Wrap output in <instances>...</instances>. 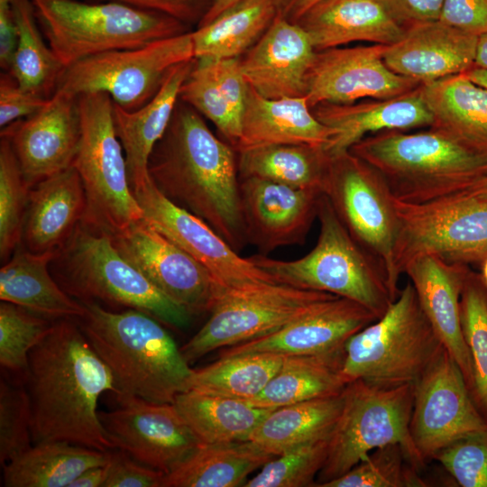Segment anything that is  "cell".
Instances as JSON below:
<instances>
[{
	"instance_id": "obj_1",
	"label": "cell",
	"mask_w": 487,
	"mask_h": 487,
	"mask_svg": "<svg viewBox=\"0 0 487 487\" xmlns=\"http://www.w3.org/2000/svg\"><path fill=\"white\" fill-rule=\"evenodd\" d=\"M23 381L33 444L63 441L101 451L115 448L97 410L103 393H116L115 381L77 318L53 321L29 354Z\"/></svg>"
},
{
	"instance_id": "obj_2",
	"label": "cell",
	"mask_w": 487,
	"mask_h": 487,
	"mask_svg": "<svg viewBox=\"0 0 487 487\" xmlns=\"http://www.w3.org/2000/svg\"><path fill=\"white\" fill-rule=\"evenodd\" d=\"M235 154L198 112L179 100L150 156L148 172L164 196L204 220L239 253L248 242Z\"/></svg>"
},
{
	"instance_id": "obj_3",
	"label": "cell",
	"mask_w": 487,
	"mask_h": 487,
	"mask_svg": "<svg viewBox=\"0 0 487 487\" xmlns=\"http://www.w3.org/2000/svg\"><path fill=\"white\" fill-rule=\"evenodd\" d=\"M82 303L85 313L77 321L110 370L115 395L173 403L190 389L193 369L161 322L137 309L118 312Z\"/></svg>"
},
{
	"instance_id": "obj_4",
	"label": "cell",
	"mask_w": 487,
	"mask_h": 487,
	"mask_svg": "<svg viewBox=\"0 0 487 487\" xmlns=\"http://www.w3.org/2000/svg\"><path fill=\"white\" fill-rule=\"evenodd\" d=\"M349 151L374 168L396 199L423 204L460 194L487 177V157L428 127L368 135Z\"/></svg>"
},
{
	"instance_id": "obj_5",
	"label": "cell",
	"mask_w": 487,
	"mask_h": 487,
	"mask_svg": "<svg viewBox=\"0 0 487 487\" xmlns=\"http://www.w3.org/2000/svg\"><path fill=\"white\" fill-rule=\"evenodd\" d=\"M317 218V242L303 257L281 261L258 253L250 260L277 283L345 298L381 317L396 299L384 271L350 235L324 193Z\"/></svg>"
},
{
	"instance_id": "obj_6",
	"label": "cell",
	"mask_w": 487,
	"mask_h": 487,
	"mask_svg": "<svg viewBox=\"0 0 487 487\" xmlns=\"http://www.w3.org/2000/svg\"><path fill=\"white\" fill-rule=\"evenodd\" d=\"M32 3L43 36L66 69L94 55L139 48L192 31L168 14L115 1Z\"/></svg>"
},
{
	"instance_id": "obj_7",
	"label": "cell",
	"mask_w": 487,
	"mask_h": 487,
	"mask_svg": "<svg viewBox=\"0 0 487 487\" xmlns=\"http://www.w3.org/2000/svg\"><path fill=\"white\" fill-rule=\"evenodd\" d=\"M53 260L56 280L80 302L137 309L177 329L189 323L192 315L131 264L104 232L80 223Z\"/></svg>"
},
{
	"instance_id": "obj_8",
	"label": "cell",
	"mask_w": 487,
	"mask_h": 487,
	"mask_svg": "<svg viewBox=\"0 0 487 487\" xmlns=\"http://www.w3.org/2000/svg\"><path fill=\"white\" fill-rule=\"evenodd\" d=\"M444 349L409 280L381 317L347 340L341 375L346 384H414Z\"/></svg>"
},
{
	"instance_id": "obj_9",
	"label": "cell",
	"mask_w": 487,
	"mask_h": 487,
	"mask_svg": "<svg viewBox=\"0 0 487 487\" xmlns=\"http://www.w3.org/2000/svg\"><path fill=\"white\" fill-rule=\"evenodd\" d=\"M413 400L412 383L396 387H380L362 380L347 383L340 414L327 437L326 458L316 486L340 477L372 451L391 444L400 445L420 472L426 463L409 432Z\"/></svg>"
},
{
	"instance_id": "obj_10",
	"label": "cell",
	"mask_w": 487,
	"mask_h": 487,
	"mask_svg": "<svg viewBox=\"0 0 487 487\" xmlns=\"http://www.w3.org/2000/svg\"><path fill=\"white\" fill-rule=\"evenodd\" d=\"M113 104L103 92L78 96L81 139L72 165L87 198L81 223L107 234L144 217L129 184L124 152L115 130Z\"/></svg>"
},
{
	"instance_id": "obj_11",
	"label": "cell",
	"mask_w": 487,
	"mask_h": 487,
	"mask_svg": "<svg viewBox=\"0 0 487 487\" xmlns=\"http://www.w3.org/2000/svg\"><path fill=\"white\" fill-rule=\"evenodd\" d=\"M324 194L350 235L384 271L396 299L400 291L395 257L401 221L383 177L350 151L340 152L331 155Z\"/></svg>"
},
{
	"instance_id": "obj_12",
	"label": "cell",
	"mask_w": 487,
	"mask_h": 487,
	"mask_svg": "<svg viewBox=\"0 0 487 487\" xmlns=\"http://www.w3.org/2000/svg\"><path fill=\"white\" fill-rule=\"evenodd\" d=\"M191 32L84 59L65 69L55 92H103L122 108L137 110L158 93L174 67L195 59Z\"/></svg>"
},
{
	"instance_id": "obj_13",
	"label": "cell",
	"mask_w": 487,
	"mask_h": 487,
	"mask_svg": "<svg viewBox=\"0 0 487 487\" xmlns=\"http://www.w3.org/2000/svg\"><path fill=\"white\" fill-rule=\"evenodd\" d=\"M331 293L269 283L222 298L180 351L188 363L210 352L274 333L301 318Z\"/></svg>"
},
{
	"instance_id": "obj_14",
	"label": "cell",
	"mask_w": 487,
	"mask_h": 487,
	"mask_svg": "<svg viewBox=\"0 0 487 487\" xmlns=\"http://www.w3.org/2000/svg\"><path fill=\"white\" fill-rule=\"evenodd\" d=\"M401 231L396 268L430 253L448 263H482L487 258V199L457 194L423 204L396 199Z\"/></svg>"
},
{
	"instance_id": "obj_15",
	"label": "cell",
	"mask_w": 487,
	"mask_h": 487,
	"mask_svg": "<svg viewBox=\"0 0 487 487\" xmlns=\"http://www.w3.org/2000/svg\"><path fill=\"white\" fill-rule=\"evenodd\" d=\"M133 193L144 218L211 274L220 289V299L231 293L277 283L249 257L240 256L204 220L164 196L151 178Z\"/></svg>"
},
{
	"instance_id": "obj_16",
	"label": "cell",
	"mask_w": 487,
	"mask_h": 487,
	"mask_svg": "<svg viewBox=\"0 0 487 487\" xmlns=\"http://www.w3.org/2000/svg\"><path fill=\"white\" fill-rule=\"evenodd\" d=\"M486 430L458 364L444 349L414 383L409 432L417 451L427 463L456 440Z\"/></svg>"
},
{
	"instance_id": "obj_17",
	"label": "cell",
	"mask_w": 487,
	"mask_h": 487,
	"mask_svg": "<svg viewBox=\"0 0 487 487\" xmlns=\"http://www.w3.org/2000/svg\"><path fill=\"white\" fill-rule=\"evenodd\" d=\"M108 235L131 264L191 315L210 313L220 299L211 274L144 217Z\"/></svg>"
},
{
	"instance_id": "obj_18",
	"label": "cell",
	"mask_w": 487,
	"mask_h": 487,
	"mask_svg": "<svg viewBox=\"0 0 487 487\" xmlns=\"http://www.w3.org/2000/svg\"><path fill=\"white\" fill-rule=\"evenodd\" d=\"M115 396L117 408L99 419L115 447L137 462L166 474L202 445L173 403Z\"/></svg>"
},
{
	"instance_id": "obj_19",
	"label": "cell",
	"mask_w": 487,
	"mask_h": 487,
	"mask_svg": "<svg viewBox=\"0 0 487 487\" xmlns=\"http://www.w3.org/2000/svg\"><path fill=\"white\" fill-rule=\"evenodd\" d=\"M388 45L371 44L317 51L307 78L306 97L320 104H349L390 98L418 87L416 79L393 72L383 60Z\"/></svg>"
},
{
	"instance_id": "obj_20",
	"label": "cell",
	"mask_w": 487,
	"mask_h": 487,
	"mask_svg": "<svg viewBox=\"0 0 487 487\" xmlns=\"http://www.w3.org/2000/svg\"><path fill=\"white\" fill-rule=\"evenodd\" d=\"M25 181H40L73 165L81 139L78 96L55 92L36 113L1 128Z\"/></svg>"
},
{
	"instance_id": "obj_21",
	"label": "cell",
	"mask_w": 487,
	"mask_h": 487,
	"mask_svg": "<svg viewBox=\"0 0 487 487\" xmlns=\"http://www.w3.org/2000/svg\"><path fill=\"white\" fill-rule=\"evenodd\" d=\"M323 192L259 179H240L242 214L247 242L260 254L306 242Z\"/></svg>"
},
{
	"instance_id": "obj_22",
	"label": "cell",
	"mask_w": 487,
	"mask_h": 487,
	"mask_svg": "<svg viewBox=\"0 0 487 487\" xmlns=\"http://www.w3.org/2000/svg\"><path fill=\"white\" fill-rule=\"evenodd\" d=\"M377 319L361 304L336 296L320 302L306 316L274 333L225 348L219 357L253 353L310 355L337 352L345 348L353 335Z\"/></svg>"
},
{
	"instance_id": "obj_23",
	"label": "cell",
	"mask_w": 487,
	"mask_h": 487,
	"mask_svg": "<svg viewBox=\"0 0 487 487\" xmlns=\"http://www.w3.org/2000/svg\"><path fill=\"white\" fill-rule=\"evenodd\" d=\"M316 50L296 23L278 15L260 40L241 57L247 84L270 99L306 96Z\"/></svg>"
},
{
	"instance_id": "obj_24",
	"label": "cell",
	"mask_w": 487,
	"mask_h": 487,
	"mask_svg": "<svg viewBox=\"0 0 487 487\" xmlns=\"http://www.w3.org/2000/svg\"><path fill=\"white\" fill-rule=\"evenodd\" d=\"M467 264L448 263L430 253L412 257L403 267L419 305L444 348L458 364L468 390L473 368L460 322V297L470 271Z\"/></svg>"
},
{
	"instance_id": "obj_25",
	"label": "cell",
	"mask_w": 487,
	"mask_h": 487,
	"mask_svg": "<svg viewBox=\"0 0 487 487\" xmlns=\"http://www.w3.org/2000/svg\"><path fill=\"white\" fill-rule=\"evenodd\" d=\"M477 41V36L439 20L422 23L388 45L383 60L393 72L426 84L473 68Z\"/></svg>"
},
{
	"instance_id": "obj_26",
	"label": "cell",
	"mask_w": 487,
	"mask_h": 487,
	"mask_svg": "<svg viewBox=\"0 0 487 487\" xmlns=\"http://www.w3.org/2000/svg\"><path fill=\"white\" fill-rule=\"evenodd\" d=\"M420 86L394 97L370 98L349 104H320L313 107L317 119L337 130L326 150L335 155L349 151L371 134L430 127L433 115L421 95Z\"/></svg>"
},
{
	"instance_id": "obj_27",
	"label": "cell",
	"mask_w": 487,
	"mask_h": 487,
	"mask_svg": "<svg viewBox=\"0 0 487 487\" xmlns=\"http://www.w3.org/2000/svg\"><path fill=\"white\" fill-rule=\"evenodd\" d=\"M87 198L71 166L30 189L21 244L34 253L57 254L83 221Z\"/></svg>"
},
{
	"instance_id": "obj_28",
	"label": "cell",
	"mask_w": 487,
	"mask_h": 487,
	"mask_svg": "<svg viewBox=\"0 0 487 487\" xmlns=\"http://www.w3.org/2000/svg\"><path fill=\"white\" fill-rule=\"evenodd\" d=\"M337 130L314 115L307 97L270 99L249 86L242 119V150L279 144H306L326 148Z\"/></svg>"
},
{
	"instance_id": "obj_29",
	"label": "cell",
	"mask_w": 487,
	"mask_h": 487,
	"mask_svg": "<svg viewBox=\"0 0 487 487\" xmlns=\"http://www.w3.org/2000/svg\"><path fill=\"white\" fill-rule=\"evenodd\" d=\"M240 59H195L179 91V100L209 120L234 149L249 89Z\"/></svg>"
},
{
	"instance_id": "obj_30",
	"label": "cell",
	"mask_w": 487,
	"mask_h": 487,
	"mask_svg": "<svg viewBox=\"0 0 487 487\" xmlns=\"http://www.w3.org/2000/svg\"><path fill=\"white\" fill-rule=\"evenodd\" d=\"M316 51L356 41L391 45L404 34L379 0H321L296 22Z\"/></svg>"
},
{
	"instance_id": "obj_31",
	"label": "cell",
	"mask_w": 487,
	"mask_h": 487,
	"mask_svg": "<svg viewBox=\"0 0 487 487\" xmlns=\"http://www.w3.org/2000/svg\"><path fill=\"white\" fill-rule=\"evenodd\" d=\"M194 60L174 67L158 93L139 109L127 111L113 102L115 130L124 152L132 190L150 178V156L170 124L179 100L180 87Z\"/></svg>"
},
{
	"instance_id": "obj_32",
	"label": "cell",
	"mask_w": 487,
	"mask_h": 487,
	"mask_svg": "<svg viewBox=\"0 0 487 487\" xmlns=\"http://www.w3.org/2000/svg\"><path fill=\"white\" fill-rule=\"evenodd\" d=\"M433 115L431 128L487 157V87L464 73L421 84Z\"/></svg>"
},
{
	"instance_id": "obj_33",
	"label": "cell",
	"mask_w": 487,
	"mask_h": 487,
	"mask_svg": "<svg viewBox=\"0 0 487 487\" xmlns=\"http://www.w3.org/2000/svg\"><path fill=\"white\" fill-rule=\"evenodd\" d=\"M56 254L34 253L22 244L0 270V299L48 318H78L85 313L54 279L49 264Z\"/></svg>"
},
{
	"instance_id": "obj_34",
	"label": "cell",
	"mask_w": 487,
	"mask_h": 487,
	"mask_svg": "<svg viewBox=\"0 0 487 487\" xmlns=\"http://www.w3.org/2000/svg\"><path fill=\"white\" fill-rule=\"evenodd\" d=\"M276 457L254 443L202 444L170 473L161 487H237L247 476Z\"/></svg>"
},
{
	"instance_id": "obj_35",
	"label": "cell",
	"mask_w": 487,
	"mask_h": 487,
	"mask_svg": "<svg viewBox=\"0 0 487 487\" xmlns=\"http://www.w3.org/2000/svg\"><path fill=\"white\" fill-rule=\"evenodd\" d=\"M344 349L310 355H285L277 373L254 398L259 408L277 409L308 400L340 394L346 383L341 375Z\"/></svg>"
},
{
	"instance_id": "obj_36",
	"label": "cell",
	"mask_w": 487,
	"mask_h": 487,
	"mask_svg": "<svg viewBox=\"0 0 487 487\" xmlns=\"http://www.w3.org/2000/svg\"><path fill=\"white\" fill-rule=\"evenodd\" d=\"M110 451L63 441L34 444L3 465L5 487H68L81 473L106 465Z\"/></svg>"
},
{
	"instance_id": "obj_37",
	"label": "cell",
	"mask_w": 487,
	"mask_h": 487,
	"mask_svg": "<svg viewBox=\"0 0 487 487\" xmlns=\"http://www.w3.org/2000/svg\"><path fill=\"white\" fill-rule=\"evenodd\" d=\"M274 0H240L209 23L191 32L195 59H232L245 54L277 16Z\"/></svg>"
},
{
	"instance_id": "obj_38",
	"label": "cell",
	"mask_w": 487,
	"mask_h": 487,
	"mask_svg": "<svg viewBox=\"0 0 487 487\" xmlns=\"http://www.w3.org/2000/svg\"><path fill=\"white\" fill-rule=\"evenodd\" d=\"M239 179L259 178L324 193L331 155L324 147L279 144L236 152Z\"/></svg>"
},
{
	"instance_id": "obj_39",
	"label": "cell",
	"mask_w": 487,
	"mask_h": 487,
	"mask_svg": "<svg viewBox=\"0 0 487 487\" xmlns=\"http://www.w3.org/2000/svg\"><path fill=\"white\" fill-rule=\"evenodd\" d=\"M173 404L201 444L248 440L253 431L274 409L194 390L179 394Z\"/></svg>"
},
{
	"instance_id": "obj_40",
	"label": "cell",
	"mask_w": 487,
	"mask_h": 487,
	"mask_svg": "<svg viewBox=\"0 0 487 487\" xmlns=\"http://www.w3.org/2000/svg\"><path fill=\"white\" fill-rule=\"evenodd\" d=\"M342 405L343 391L279 407L259 424L248 440L264 451L279 455L304 443L327 437Z\"/></svg>"
},
{
	"instance_id": "obj_41",
	"label": "cell",
	"mask_w": 487,
	"mask_h": 487,
	"mask_svg": "<svg viewBox=\"0 0 487 487\" xmlns=\"http://www.w3.org/2000/svg\"><path fill=\"white\" fill-rule=\"evenodd\" d=\"M18 41L10 74L25 90L51 98L66 67L44 41L32 0H11Z\"/></svg>"
},
{
	"instance_id": "obj_42",
	"label": "cell",
	"mask_w": 487,
	"mask_h": 487,
	"mask_svg": "<svg viewBox=\"0 0 487 487\" xmlns=\"http://www.w3.org/2000/svg\"><path fill=\"white\" fill-rule=\"evenodd\" d=\"M285 355L253 353L219 358L194 370L190 389L247 400L257 396L280 370Z\"/></svg>"
},
{
	"instance_id": "obj_43",
	"label": "cell",
	"mask_w": 487,
	"mask_h": 487,
	"mask_svg": "<svg viewBox=\"0 0 487 487\" xmlns=\"http://www.w3.org/2000/svg\"><path fill=\"white\" fill-rule=\"evenodd\" d=\"M460 322L473 368L470 394L487 420V285L473 270L460 297Z\"/></svg>"
},
{
	"instance_id": "obj_44",
	"label": "cell",
	"mask_w": 487,
	"mask_h": 487,
	"mask_svg": "<svg viewBox=\"0 0 487 487\" xmlns=\"http://www.w3.org/2000/svg\"><path fill=\"white\" fill-rule=\"evenodd\" d=\"M419 471L402 446L391 444L372 451L348 472L320 487H424Z\"/></svg>"
},
{
	"instance_id": "obj_45",
	"label": "cell",
	"mask_w": 487,
	"mask_h": 487,
	"mask_svg": "<svg viewBox=\"0 0 487 487\" xmlns=\"http://www.w3.org/2000/svg\"><path fill=\"white\" fill-rule=\"evenodd\" d=\"M30 186L9 142H0V257L7 262L21 244Z\"/></svg>"
},
{
	"instance_id": "obj_46",
	"label": "cell",
	"mask_w": 487,
	"mask_h": 487,
	"mask_svg": "<svg viewBox=\"0 0 487 487\" xmlns=\"http://www.w3.org/2000/svg\"><path fill=\"white\" fill-rule=\"evenodd\" d=\"M55 320V319H54ZM14 303L0 304V364L23 381L29 354L51 329L53 321Z\"/></svg>"
},
{
	"instance_id": "obj_47",
	"label": "cell",
	"mask_w": 487,
	"mask_h": 487,
	"mask_svg": "<svg viewBox=\"0 0 487 487\" xmlns=\"http://www.w3.org/2000/svg\"><path fill=\"white\" fill-rule=\"evenodd\" d=\"M327 437L304 443L276 455L254 477L246 481L244 486H316V477L326 458Z\"/></svg>"
},
{
	"instance_id": "obj_48",
	"label": "cell",
	"mask_w": 487,
	"mask_h": 487,
	"mask_svg": "<svg viewBox=\"0 0 487 487\" xmlns=\"http://www.w3.org/2000/svg\"><path fill=\"white\" fill-rule=\"evenodd\" d=\"M32 412L24 385L0 381V462L2 465L30 449Z\"/></svg>"
},
{
	"instance_id": "obj_49",
	"label": "cell",
	"mask_w": 487,
	"mask_h": 487,
	"mask_svg": "<svg viewBox=\"0 0 487 487\" xmlns=\"http://www.w3.org/2000/svg\"><path fill=\"white\" fill-rule=\"evenodd\" d=\"M462 487H487V430L463 437L435 456Z\"/></svg>"
},
{
	"instance_id": "obj_50",
	"label": "cell",
	"mask_w": 487,
	"mask_h": 487,
	"mask_svg": "<svg viewBox=\"0 0 487 487\" xmlns=\"http://www.w3.org/2000/svg\"><path fill=\"white\" fill-rule=\"evenodd\" d=\"M164 474L137 462L120 449L110 451L103 487H161Z\"/></svg>"
},
{
	"instance_id": "obj_51",
	"label": "cell",
	"mask_w": 487,
	"mask_h": 487,
	"mask_svg": "<svg viewBox=\"0 0 487 487\" xmlns=\"http://www.w3.org/2000/svg\"><path fill=\"white\" fill-rule=\"evenodd\" d=\"M49 99L23 89L9 72L3 71L0 75L1 128L36 113Z\"/></svg>"
},
{
	"instance_id": "obj_52",
	"label": "cell",
	"mask_w": 487,
	"mask_h": 487,
	"mask_svg": "<svg viewBox=\"0 0 487 487\" xmlns=\"http://www.w3.org/2000/svg\"><path fill=\"white\" fill-rule=\"evenodd\" d=\"M438 20L479 37L487 32V0H444Z\"/></svg>"
},
{
	"instance_id": "obj_53",
	"label": "cell",
	"mask_w": 487,
	"mask_h": 487,
	"mask_svg": "<svg viewBox=\"0 0 487 487\" xmlns=\"http://www.w3.org/2000/svg\"><path fill=\"white\" fill-rule=\"evenodd\" d=\"M402 28L439 19L444 0H379Z\"/></svg>"
},
{
	"instance_id": "obj_54",
	"label": "cell",
	"mask_w": 487,
	"mask_h": 487,
	"mask_svg": "<svg viewBox=\"0 0 487 487\" xmlns=\"http://www.w3.org/2000/svg\"><path fill=\"white\" fill-rule=\"evenodd\" d=\"M141 9L160 12L189 25H198L213 0H110Z\"/></svg>"
},
{
	"instance_id": "obj_55",
	"label": "cell",
	"mask_w": 487,
	"mask_h": 487,
	"mask_svg": "<svg viewBox=\"0 0 487 487\" xmlns=\"http://www.w3.org/2000/svg\"><path fill=\"white\" fill-rule=\"evenodd\" d=\"M18 41V32L11 2H0V67L10 72Z\"/></svg>"
},
{
	"instance_id": "obj_56",
	"label": "cell",
	"mask_w": 487,
	"mask_h": 487,
	"mask_svg": "<svg viewBox=\"0 0 487 487\" xmlns=\"http://www.w3.org/2000/svg\"><path fill=\"white\" fill-rule=\"evenodd\" d=\"M321 0H274L278 15L296 23L311 6Z\"/></svg>"
},
{
	"instance_id": "obj_57",
	"label": "cell",
	"mask_w": 487,
	"mask_h": 487,
	"mask_svg": "<svg viewBox=\"0 0 487 487\" xmlns=\"http://www.w3.org/2000/svg\"><path fill=\"white\" fill-rule=\"evenodd\" d=\"M107 475V464L87 469L68 487H103Z\"/></svg>"
},
{
	"instance_id": "obj_58",
	"label": "cell",
	"mask_w": 487,
	"mask_h": 487,
	"mask_svg": "<svg viewBox=\"0 0 487 487\" xmlns=\"http://www.w3.org/2000/svg\"><path fill=\"white\" fill-rule=\"evenodd\" d=\"M240 0H213L208 11L198 23L197 27L204 26L212 22L217 15Z\"/></svg>"
},
{
	"instance_id": "obj_59",
	"label": "cell",
	"mask_w": 487,
	"mask_h": 487,
	"mask_svg": "<svg viewBox=\"0 0 487 487\" xmlns=\"http://www.w3.org/2000/svg\"><path fill=\"white\" fill-rule=\"evenodd\" d=\"M473 68L487 69V32L478 37Z\"/></svg>"
},
{
	"instance_id": "obj_60",
	"label": "cell",
	"mask_w": 487,
	"mask_h": 487,
	"mask_svg": "<svg viewBox=\"0 0 487 487\" xmlns=\"http://www.w3.org/2000/svg\"><path fill=\"white\" fill-rule=\"evenodd\" d=\"M460 194L487 199V177Z\"/></svg>"
},
{
	"instance_id": "obj_61",
	"label": "cell",
	"mask_w": 487,
	"mask_h": 487,
	"mask_svg": "<svg viewBox=\"0 0 487 487\" xmlns=\"http://www.w3.org/2000/svg\"><path fill=\"white\" fill-rule=\"evenodd\" d=\"M473 82L487 87V69L472 68L464 73Z\"/></svg>"
},
{
	"instance_id": "obj_62",
	"label": "cell",
	"mask_w": 487,
	"mask_h": 487,
	"mask_svg": "<svg viewBox=\"0 0 487 487\" xmlns=\"http://www.w3.org/2000/svg\"><path fill=\"white\" fill-rule=\"evenodd\" d=\"M482 276L487 285V258L482 262Z\"/></svg>"
},
{
	"instance_id": "obj_63",
	"label": "cell",
	"mask_w": 487,
	"mask_h": 487,
	"mask_svg": "<svg viewBox=\"0 0 487 487\" xmlns=\"http://www.w3.org/2000/svg\"><path fill=\"white\" fill-rule=\"evenodd\" d=\"M4 1L11 2V0H0V2H4Z\"/></svg>"
}]
</instances>
